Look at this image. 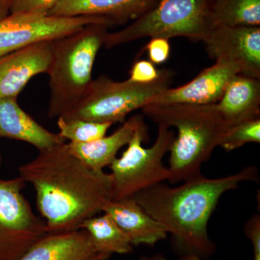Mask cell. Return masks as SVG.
<instances>
[{
  "label": "cell",
  "mask_w": 260,
  "mask_h": 260,
  "mask_svg": "<svg viewBox=\"0 0 260 260\" xmlns=\"http://www.w3.org/2000/svg\"><path fill=\"white\" fill-rule=\"evenodd\" d=\"M18 172L19 177L34 186L49 234L80 229L113 200L111 174L88 167L66 143L39 152Z\"/></svg>",
  "instance_id": "1"
},
{
  "label": "cell",
  "mask_w": 260,
  "mask_h": 260,
  "mask_svg": "<svg viewBox=\"0 0 260 260\" xmlns=\"http://www.w3.org/2000/svg\"><path fill=\"white\" fill-rule=\"evenodd\" d=\"M257 178V169L253 167L217 179L201 174L176 187L160 183L131 198L161 224L187 254L203 258L215 249L208 236V225L219 200L241 183Z\"/></svg>",
  "instance_id": "2"
},
{
  "label": "cell",
  "mask_w": 260,
  "mask_h": 260,
  "mask_svg": "<svg viewBox=\"0 0 260 260\" xmlns=\"http://www.w3.org/2000/svg\"><path fill=\"white\" fill-rule=\"evenodd\" d=\"M142 109L157 124L175 127L177 135L169 153L171 183L186 181L201 175V167L220 146L231 127L215 104H150Z\"/></svg>",
  "instance_id": "3"
},
{
  "label": "cell",
  "mask_w": 260,
  "mask_h": 260,
  "mask_svg": "<svg viewBox=\"0 0 260 260\" xmlns=\"http://www.w3.org/2000/svg\"><path fill=\"white\" fill-rule=\"evenodd\" d=\"M109 27L90 24L51 41L48 116L64 115L81 100L91 83L95 58L104 46Z\"/></svg>",
  "instance_id": "4"
},
{
  "label": "cell",
  "mask_w": 260,
  "mask_h": 260,
  "mask_svg": "<svg viewBox=\"0 0 260 260\" xmlns=\"http://www.w3.org/2000/svg\"><path fill=\"white\" fill-rule=\"evenodd\" d=\"M210 4L211 0H159L125 28L108 32L104 46L112 49L147 37L203 42L213 27Z\"/></svg>",
  "instance_id": "5"
},
{
  "label": "cell",
  "mask_w": 260,
  "mask_h": 260,
  "mask_svg": "<svg viewBox=\"0 0 260 260\" xmlns=\"http://www.w3.org/2000/svg\"><path fill=\"white\" fill-rule=\"evenodd\" d=\"M171 71L162 70L153 83L114 81L106 75L92 80L81 100L64 115V119H78L100 123H123L130 113L143 109L169 88Z\"/></svg>",
  "instance_id": "6"
},
{
  "label": "cell",
  "mask_w": 260,
  "mask_h": 260,
  "mask_svg": "<svg viewBox=\"0 0 260 260\" xmlns=\"http://www.w3.org/2000/svg\"><path fill=\"white\" fill-rule=\"evenodd\" d=\"M148 135L145 123L137 130L120 158H116L109 166L114 201L133 198L137 193L170 179L169 169L162 160L170 150L175 133L158 124L155 143L145 148L143 143L148 139Z\"/></svg>",
  "instance_id": "7"
},
{
  "label": "cell",
  "mask_w": 260,
  "mask_h": 260,
  "mask_svg": "<svg viewBox=\"0 0 260 260\" xmlns=\"http://www.w3.org/2000/svg\"><path fill=\"white\" fill-rule=\"evenodd\" d=\"M25 186L19 177L0 179V260H18L47 234L24 197Z\"/></svg>",
  "instance_id": "8"
},
{
  "label": "cell",
  "mask_w": 260,
  "mask_h": 260,
  "mask_svg": "<svg viewBox=\"0 0 260 260\" xmlns=\"http://www.w3.org/2000/svg\"><path fill=\"white\" fill-rule=\"evenodd\" d=\"M90 24L114 26L99 17L10 14L0 20V55L43 42H51Z\"/></svg>",
  "instance_id": "9"
},
{
  "label": "cell",
  "mask_w": 260,
  "mask_h": 260,
  "mask_svg": "<svg viewBox=\"0 0 260 260\" xmlns=\"http://www.w3.org/2000/svg\"><path fill=\"white\" fill-rule=\"evenodd\" d=\"M210 57L260 80V27L214 25L204 42Z\"/></svg>",
  "instance_id": "10"
},
{
  "label": "cell",
  "mask_w": 260,
  "mask_h": 260,
  "mask_svg": "<svg viewBox=\"0 0 260 260\" xmlns=\"http://www.w3.org/2000/svg\"><path fill=\"white\" fill-rule=\"evenodd\" d=\"M239 74L240 71L234 65L215 61V64L202 70L189 83L178 88H167L154 98L150 104H216L223 95L229 82Z\"/></svg>",
  "instance_id": "11"
},
{
  "label": "cell",
  "mask_w": 260,
  "mask_h": 260,
  "mask_svg": "<svg viewBox=\"0 0 260 260\" xmlns=\"http://www.w3.org/2000/svg\"><path fill=\"white\" fill-rule=\"evenodd\" d=\"M51 42H43L0 55V99L16 98L36 75L47 73Z\"/></svg>",
  "instance_id": "12"
},
{
  "label": "cell",
  "mask_w": 260,
  "mask_h": 260,
  "mask_svg": "<svg viewBox=\"0 0 260 260\" xmlns=\"http://www.w3.org/2000/svg\"><path fill=\"white\" fill-rule=\"evenodd\" d=\"M110 254L99 251L84 229L47 233L18 260H107Z\"/></svg>",
  "instance_id": "13"
},
{
  "label": "cell",
  "mask_w": 260,
  "mask_h": 260,
  "mask_svg": "<svg viewBox=\"0 0 260 260\" xmlns=\"http://www.w3.org/2000/svg\"><path fill=\"white\" fill-rule=\"evenodd\" d=\"M159 0H61L49 15L92 16L110 20L114 25L132 22Z\"/></svg>",
  "instance_id": "14"
},
{
  "label": "cell",
  "mask_w": 260,
  "mask_h": 260,
  "mask_svg": "<svg viewBox=\"0 0 260 260\" xmlns=\"http://www.w3.org/2000/svg\"><path fill=\"white\" fill-rule=\"evenodd\" d=\"M16 98L0 99V138L20 140L44 151L65 143L40 125L19 106Z\"/></svg>",
  "instance_id": "15"
},
{
  "label": "cell",
  "mask_w": 260,
  "mask_h": 260,
  "mask_svg": "<svg viewBox=\"0 0 260 260\" xmlns=\"http://www.w3.org/2000/svg\"><path fill=\"white\" fill-rule=\"evenodd\" d=\"M103 213L112 218L135 246H153L167 239L168 233L133 198L109 202Z\"/></svg>",
  "instance_id": "16"
},
{
  "label": "cell",
  "mask_w": 260,
  "mask_h": 260,
  "mask_svg": "<svg viewBox=\"0 0 260 260\" xmlns=\"http://www.w3.org/2000/svg\"><path fill=\"white\" fill-rule=\"evenodd\" d=\"M217 110L232 126L260 116V80L239 74L228 84Z\"/></svg>",
  "instance_id": "17"
},
{
  "label": "cell",
  "mask_w": 260,
  "mask_h": 260,
  "mask_svg": "<svg viewBox=\"0 0 260 260\" xmlns=\"http://www.w3.org/2000/svg\"><path fill=\"white\" fill-rule=\"evenodd\" d=\"M145 124L143 116L137 114L123 122L122 125L109 136L88 143H69L70 151L94 170L104 171L117 157L121 148L129 144L140 126Z\"/></svg>",
  "instance_id": "18"
},
{
  "label": "cell",
  "mask_w": 260,
  "mask_h": 260,
  "mask_svg": "<svg viewBox=\"0 0 260 260\" xmlns=\"http://www.w3.org/2000/svg\"><path fill=\"white\" fill-rule=\"evenodd\" d=\"M80 229L86 231L95 247L106 254H125L133 250L129 237L107 214L88 219Z\"/></svg>",
  "instance_id": "19"
},
{
  "label": "cell",
  "mask_w": 260,
  "mask_h": 260,
  "mask_svg": "<svg viewBox=\"0 0 260 260\" xmlns=\"http://www.w3.org/2000/svg\"><path fill=\"white\" fill-rule=\"evenodd\" d=\"M214 25L259 26L260 0H211Z\"/></svg>",
  "instance_id": "20"
},
{
  "label": "cell",
  "mask_w": 260,
  "mask_h": 260,
  "mask_svg": "<svg viewBox=\"0 0 260 260\" xmlns=\"http://www.w3.org/2000/svg\"><path fill=\"white\" fill-rule=\"evenodd\" d=\"M113 124L78 119H64L58 117V135L70 143H88L100 139L107 135Z\"/></svg>",
  "instance_id": "21"
},
{
  "label": "cell",
  "mask_w": 260,
  "mask_h": 260,
  "mask_svg": "<svg viewBox=\"0 0 260 260\" xmlns=\"http://www.w3.org/2000/svg\"><path fill=\"white\" fill-rule=\"evenodd\" d=\"M249 143H260V118L231 126L220 147L230 152Z\"/></svg>",
  "instance_id": "22"
},
{
  "label": "cell",
  "mask_w": 260,
  "mask_h": 260,
  "mask_svg": "<svg viewBox=\"0 0 260 260\" xmlns=\"http://www.w3.org/2000/svg\"><path fill=\"white\" fill-rule=\"evenodd\" d=\"M61 0H10V14L49 15Z\"/></svg>",
  "instance_id": "23"
},
{
  "label": "cell",
  "mask_w": 260,
  "mask_h": 260,
  "mask_svg": "<svg viewBox=\"0 0 260 260\" xmlns=\"http://www.w3.org/2000/svg\"><path fill=\"white\" fill-rule=\"evenodd\" d=\"M161 73L151 61L143 59L135 61L132 66L128 80L138 83H153L160 78Z\"/></svg>",
  "instance_id": "24"
},
{
  "label": "cell",
  "mask_w": 260,
  "mask_h": 260,
  "mask_svg": "<svg viewBox=\"0 0 260 260\" xmlns=\"http://www.w3.org/2000/svg\"><path fill=\"white\" fill-rule=\"evenodd\" d=\"M149 61L154 64H160L166 62L171 54L169 40L164 38H151L146 45Z\"/></svg>",
  "instance_id": "25"
},
{
  "label": "cell",
  "mask_w": 260,
  "mask_h": 260,
  "mask_svg": "<svg viewBox=\"0 0 260 260\" xmlns=\"http://www.w3.org/2000/svg\"><path fill=\"white\" fill-rule=\"evenodd\" d=\"M244 232L250 239L254 250V260H260V217L255 215L246 223Z\"/></svg>",
  "instance_id": "26"
},
{
  "label": "cell",
  "mask_w": 260,
  "mask_h": 260,
  "mask_svg": "<svg viewBox=\"0 0 260 260\" xmlns=\"http://www.w3.org/2000/svg\"><path fill=\"white\" fill-rule=\"evenodd\" d=\"M10 0H0V20L10 15Z\"/></svg>",
  "instance_id": "27"
},
{
  "label": "cell",
  "mask_w": 260,
  "mask_h": 260,
  "mask_svg": "<svg viewBox=\"0 0 260 260\" xmlns=\"http://www.w3.org/2000/svg\"><path fill=\"white\" fill-rule=\"evenodd\" d=\"M139 260H167L165 256L161 254H157L155 255L150 256H143L140 258Z\"/></svg>",
  "instance_id": "28"
},
{
  "label": "cell",
  "mask_w": 260,
  "mask_h": 260,
  "mask_svg": "<svg viewBox=\"0 0 260 260\" xmlns=\"http://www.w3.org/2000/svg\"><path fill=\"white\" fill-rule=\"evenodd\" d=\"M180 260H203V258L200 257L196 254H187L186 255L183 256Z\"/></svg>",
  "instance_id": "29"
},
{
  "label": "cell",
  "mask_w": 260,
  "mask_h": 260,
  "mask_svg": "<svg viewBox=\"0 0 260 260\" xmlns=\"http://www.w3.org/2000/svg\"><path fill=\"white\" fill-rule=\"evenodd\" d=\"M3 161V160H2V155H1V153H0V169H1V166H2V162Z\"/></svg>",
  "instance_id": "30"
}]
</instances>
